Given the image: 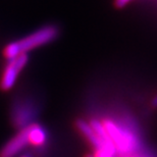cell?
<instances>
[{
	"instance_id": "ba28073f",
	"label": "cell",
	"mask_w": 157,
	"mask_h": 157,
	"mask_svg": "<svg viewBox=\"0 0 157 157\" xmlns=\"http://www.w3.org/2000/svg\"><path fill=\"white\" fill-rule=\"evenodd\" d=\"M151 105H152L154 108H156V107H157V95L154 97V98L152 99V101H151Z\"/></svg>"
},
{
	"instance_id": "5b68a950",
	"label": "cell",
	"mask_w": 157,
	"mask_h": 157,
	"mask_svg": "<svg viewBox=\"0 0 157 157\" xmlns=\"http://www.w3.org/2000/svg\"><path fill=\"white\" fill-rule=\"evenodd\" d=\"M75 125H76L77 130L80 132V133L83 135L88 141H89V143L91 144V145L96 149V151L97 150H107V151L115 153V150L109 149V148H107V147L104 146V144L100 141V139L96 135L95 132H94V130L90 125V124L89 122H87L85 119H82V118L76 119V121H75Z\"/></svg>"
},
{
	"instance_id": "30bf717a",
	"label": "cell",
	"mask_w": 157,
	"mask_h": 157,
	"mask_svg": "<svg viewBox=\"0 0 157 157\" xmlns=\"http://www.w3.org/2000/svg\"><path fill=\"white\" fill-rule=\"evenodd\" d=\"M85 157H94V155H92V154H87Z\"/></svg>"
},
{
	"instance_id": "52a82bcc",
	"label": "cell",
	"mask_w": 157,
	"mask_h": 157,
	"mask_svg": "<svg viewBox=\"0 0 157 157\" xmlns=\"http://www.w3.org/2000/svg\"><path fill=\"white\" fill-rule=\"evenodd\" d=\"M130 1L131 0H114V6L117 8H122Z\"/></svg>"
},
{
	"instance_id": "9c48e42d",
	"label": "cell",
	"mask_w": 157,
	"mask_h": 157,
	"mask_svg": "<svg viewBox=\"0 0 157 157\" xmlns=\"http://www.w3.org/2000/svg\"><path fill=\"white\" fill-rule=\"evenodd\" d=\"M21 157H31V156L29 154H25V155H21Z\"/></svg>"
},
{
	"instance_id": "6da1fadb",
	"label": "cell",
	"mask_w": 157,
	"mask_h": 157,
	"mask_svg": "<svg viewBox=\"0 0 157 157\" xmlns=\"http://www.w3.org/2000/svg\"><path fill=\"white\" fill-rule=\"evenodd\" d=\"M58 33V28L53 25L43 27L23 39L7 44L3 49V55L9 60L21 54H27V52L31 51L32 49L52 42L57 38Z\"/></svg>"
},
{
	"instance_id": "3957f363",
	"label": "cell",
	"mask_w": 157,
	"mask_h": 157,
	"mask_svg": "<svg viewBox=\"0 0 157 157\" xmlns=\"http://www.w3.org/2000/svg\"><path fill=\"white\" fill-rule=\"evenodd\" d=\"M103 125L114 148H117L121 152H128L133 149L134 141L128 133L122 132L117 124L110 121H105Z\"/></svg>"
},
{
	"instance_id": "7a4b0ae2",
	"label": "cell",
	"mask_w": 157,
	"mask_h": 157,
	"mask_svg": "<svg viewBox=\"0 0 157 157\" xmlns=\"http://www.w3.org/2000/svg\"><path fill=\"white\" fill-rule=\"evenodd\" d=\"M29 61L28 54H21L14 58L8 60L5 68L2 71V76L0 78V89L3 91L10 90L14 86L21 71L26 67Z\"/></svg>"
},
{
	"instance_id": "8992f818",
	"label": "cell",
	"mask_w": 157,
	"mask_h": 157,
	"mask_svg": "<svg viewBox=\"0 0 157 157\" xmlns=\"http://www.w3.org/2000/svg\"><path fill=\"white\" fill-rule=\"evenodd\" d=\"M28 141L29 144L34 146H42L46 141V133L40 125L32 124L29 125V133H28Z\"/></svg>"
},
{
	"instance_id": "277c9868",
	"label": "cell",
	"mask_w": 157,
	"mask_h": 157,
	"mask_svg": "<svg viewBox=\"0 0 157 157\" xmlns=\"http://www.w3.org/2000/svg\"><path fill=\"white\" fill-rule=\"evenodd\" d=\"M28 133H29V125L27 128H21L0 149V157H15L17 154H20L29 144Z\"/></svg>"
}]
</instances>
